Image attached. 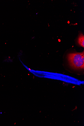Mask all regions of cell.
<instances>
[{
    "mask_svg": "<svg viewBox=\"0 0 84 126\" xmlns=\"http://www.w3.org/2000/svg\"><path fill=\"white\" fill-rule=\"evenodd\" d=\"M68 58L70 65L76 69H84V53H71L68 55Z\"/></svg>",
    "mask_w": 84,
    "mask_h": 126,
    "instance_id": "cell-1",
    "label": "cell"
},
{
    "mask_svg": "<svg viewBox=\"0 0 84 126\" xmlns=\"http://www.w3.org/2000/svg\"><path fill=\"white\" fill-rule=\"evenodd\" d=\"M78 43L81 47H84V36L83 34L81 33L79 35L78 39Z\"/></svg>",
    "mask_w": 84,
    "mask_h": 126,
    "instance_id": "cell-2",
    "label": "cell"
}]
</instances>
